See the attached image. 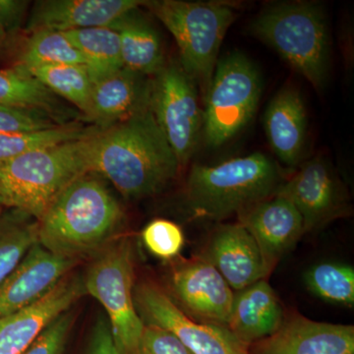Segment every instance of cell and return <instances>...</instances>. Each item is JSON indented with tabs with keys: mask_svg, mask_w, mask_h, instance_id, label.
<instances>
[{
	"mask_svg": "<svg viewBox=\"0 0 354 354\" xmlns=\"http://www.w3.org/2000/svg\"><path fill=\"white\" fill-rule=\"evenodd\" d=\"M180 167L150 106L92 137L88 171L128 200L160 192Z\"/></svg>",
	"mask_w": 354,
	"mask_h": 354,
	"instance_id": "obj_1",
	"label": "cell"
},
{
	"mask_svg": "<svg viewBox=\"0 0 354 354\" xmlns=\"http://www.w3.org/2000/svg\"><path fill=\"white\" fill-rule=\"evenodd\" d=\"M123 220L120 203L101 176L86 172L65 187L38 221V243L78 261L109 245Z\"/></svg>",
	"mask_w": 354,
	"mask_h": 354,
	"instance_id": "obj_2",
	"label": "cell"
},
{
	"mask_svg": "<svg viewBox=\"0 0 354 354\" xmlns=\"http://www.w3.org/2000/svg\"><path fill=\"white\" fill-rule=\"evenodd\" d=\"M93 136L1 162L0 206L41 220L67 185L90 172L88 157Z\"/></svg>",
	"mask_w": 354,
	"mask_h": 354,
	"instance_id": "obj_3",
	"label": "cell"
},
{
	"mask_svg": "<svg viewBox=\"0 0 354 354\" xmlns=\"http://www.w3.org/2000/svg\"><path fill=\"white\" fill-rule=\"evenodd\" d=\"M253 36L271 46L317 90L329 74L330 43L327 17L318 2L270 4L250 25Z\"/></svg>",
	"mask_w": 354,
	"mask_h": 354,
	"instance_id": "obj_4",
	"label": "cell"
},
{
	"mask_svg": "<svg viewBox=\"0 0 354 354\" xmlns=\"http://www.w3.org/2000/svg\"><path fill=\"white\" fill-rule=\"evenodd\" d=\"M281 183L276 162L262 153L232 158L216 165H194L186 197L198 216L223 220L274 196Z\"/></svg>",
	"mask_w": 354,
	"mask_h": 354,
	"instance_id": "obj_5",
	"label": "cell"
},
{
	"mask_svg": "<svg viewBox=\"0 0 354 354\" xmlns=\"http://www.w3.org/2000/svg\"><path fill=\"white\" fill-rule=\"evenodd\" d=\"M145 6L171 32L180 55L181 67L195 81L209 83L218 51L236 14L221 2L155 0Z\"/></svg>",
	"mask_w": 354,
	"mask_h": 354,
	"instance_id": "obj_6",
	"label": "cell"
},
{
	"mask_svg": "<svg viewBox=\"0 0 354 354\" xmlns=\"http://www.w3.org/2000/svg\"><path fill=\"white\" fill-rule=\"evenodd\" d=\"M262 79L252 60L232 53L218 62L209 83L203 120L207 145L218 148L252 120L259 104Z\"/></svg>",
	"mask_w": 354,
	"mask_h": 354,
	"instance_id": "obj_7",
	"label": "cell"
},
{
	"mask_svg": "<svg viewBox=\"0 0 354 354\" xmlns=\"http://www.w3.org/2000/svg\"><path fill=\"white\" fill-rule=\"evenodd\" d=\"M86 292L104 306L121 354H137L145 323L134 299V262L130 242L118 241L97 254L84 279Z\"/></svg>",
	"mask_w": 354,
	"mask_h": 354,
	"instance_id": "obj_8",
	"label": "cell"
},
{
	"mask_svg": "<svg viewBox=\"0 0 354 354\" xmlns=\"http://www.w3.org/2000/svg\"><path fill=\"white\" fill-rule=\"evenodd\" d=\"M150 109L183 167L196 151L204 113L198 102L196 84L180 64H165L152 77Z\"/></svg>",
	"mask_w": 354,
	"mask_h": 354,
	"instance_id": "obj_9",
	"label": "cell"
},
{
	"mask_svg": "<svg viewBox=\"0 0 354 354\" xmlns=\"http://www.w3.org/2000/svg\"><path fill=\"white\" fill-rule=\"evenodd\" d=\"M134 299L142 321L169 330L192 354H250L227 328L192 320L155 283L140 285Z\"/></svg>",
	"mask_w": 354,
	"mask_h": 354,
	"instance_id": "obj_10",
	"label": "cell"
},
{
	"mask_svg": "<svg viewBox=\"0 0 354 354\" xmlns=\"http://www.w3.org/2000/svg\"><path fill=\"white\" fill-rule=\"evenodd\" d=\"M274 195L285 198L297 208L304 234L320 230L344 215L348 208L346 192L326 158L307 160Z\"/></svg>",
	"mask_w": 354,
	"mask_h": 354,
	"instance_id": "obj_11",
	"label": "cell"
},
{
	"mask_svg": "<svg viewBox=\"0 0 354 354\" xmlns=\"http://www.w3.org/2000/svg\"><path fill=\"white\" fill-rule=\"evenodd\" d=\"M171 281L174 295L190 315L202 323L227 326L234 293L208 260L185 261L174 269Z\"/></svg>",
	"mask_w": 354,
	"mask_h": 354,
	"instance_id": "obj_12",
	"label": "cell"
},
{
	"mask_svg": "<svg viewBox=\"0 0 354 354\" xmlns=\"http://www.w3.org/2000/svg\"><path fill=\"white\" fill-rule=\"evenodd\" d=\"M85 293L84 279L66 276L36 302L0 320V354L22 353Z\"/></svg>",
	"mask_w": 354,
	"mask_h": 354,
	"instance_id": "obj_13",
	"label": "cell"
},
{
	"mask_svg": "<svg viewBox=\"0 0 354 354\" xmlns=\"http://www.w3.org/2000/svg\"><path fill=\"white\" fill-rule=\"evenodd\" d=\"M77 262L35 244L12 274L0 285V320L44 297L67 276Z\"/></svg>",
	"mask_w": 354,
	"mask_h": 354,
	"instance_id": "obj_14",
	"label": "cell"
},
{
	"mask_svg": "<svg viewBox=\"0 0 354 354\" xmlns=\"http://www.w3.org/2000/svg\"><path fill=\"white\" fill-rule=\"evenodd\" d=\"M239 218V225L259 247L269 272L304 234V221L297 208L277 195L244 209Z\"/></svg>",
	"mask_w": 354,
	"mask_h": 354,
	"instance_id": "obj_15",
	"label": "cell"
},
{
	"mask_svg": "<svg viewBox=\"0 0 354 354\" xmlns=\"http://www.w3.org/2000/svg\"><path fill=\"white\" fill-rule=\"evenodd\" d=\"M140 0H41L35 2L26 32H69L109 27L124 14L145 6Z\"/></svg>",
	"mask_w": 354,
	"mask_h": 354,
	"instance_id": "obj_16",
	"label": "cell"
},
{
	"mask_svg": "<svg viewBox=\"0 0 354 354\" xmlns=\"http://www.w3.org/2000/svg\"><path fill=\"white\" fill-rule=\"evenodd\" d=\"M152 78L127 68L93 83L84 120L106 129L150 106Z\"/></svg>",
	"mask_w": 354,
	"mask_h": 354,
	"instance_id": "obj_17",
	"label": "cell"
},
{
	"mask_svg": "<svg viewBox=\"0 0 354 354\" xmlns=\"http://www.w3.org/2000/svg\"><path fill=\"white\" fill-rule=\"evenodd\" d=\"M257 354H354V328L295 316L261 339Z\"/></svg>",
	"mask_w": 354,
	"mask_h": 354,
	"instance_id": "obj_18",
	"label": "cell"
},
{
	"mask_svg": "<svg viewBox=\"0 0 354 354\" xmlns=\"http://www.w3.org/2000/svg\"><path fill=\"white\" fill-rule=\"evenodd\" d=\"M204 258L236 291L270 274L252 235L239 223L218 227L209 239Z\"/></svg>",
	"mask_w": 354,
	"mask_h": 354,
	"instance_id": "obj_19",
	"label": "cell"
},
{
	"mask_svg": "<svg viewBox=\"0 0 354 354\" xmlns=\"http://www.w3.org/2000/svg\"><path fill=\"white\" fill-rule=\"evenodd\" d=\"M266 135L281 162L295 167L304 156L307 135V113L295 88L279 91L268 104L264 115Z\"/></svg>",
	"mask_w": 354,
	"mask_h": 354,
	"instance_id": "obj_20",
	"label": "cell"
},
{
	"mask_svg": "<svg viewBox=\"0 0 354 354\" xmlns=\"http://www.w3.org/2000/svg\"><path fill=\"white\" fill-rule=\"evenodd\" d=\"M285 320L283 307L272 286L261 279L234 295L225 328L248 346L276 333Z\"/></svg>",
	"mask_w": 354,
	"mask_h": 354,
	"instance_id": "obj_21",
	"label": "cell"
},
{
	"mask_svg": "<svg viewBox=\"0 0 354 354\" xmlns=\"http://www.w3.org/2000/svg\"><path fill=\"white\" fill-rule=\"evenodd\" d=\"M109 27L120 36L124 68L153 77L167 64L160 35L139 8L124 14Z\"/></svg>",
	"mask_w": 354,
	"mask_h": 354,
	"instance_id": "obj_22",
	"label": "cell"
},
{
	"mask_svg": "<svg viewBox=\"0 0 354 354\" xmlns=\"http://www.w3.org/2000/svg\"><path fill=\"white\" fill-rule=\"evenodd\" d=\"M0 106L39 109L59 123H67L65 120L68 118L57 95L19 65L0 69Z\"/></svg>",
	"mask_w": 354,
	"mask_h": 354,
	"instance_id": "obj_23",
	"label": "cell"
},
{
	"mask_svg": "<svg viewBox=\"0 0 354 354\" xmlns=\"http://www.w3.org/2000/svg\"><path fill=\"white\" fill-rule=\"evenodd\" d=\"M85 60L93 83L124 68L120 36L111 27L64 32Z\"/></svg>",
	"mask_w": 354,
	"mask_h": 354,
	"instance_id": "obj_24",
	"label": "cell"
},
{
	"mask_svg": "<svg viewBox=\"0 0 354 354\" xmlns=\"http://www.w3.org/2000/svg\"><path fill=\"white\" fill-rule=\"evenodd\" d=\"M100 130L94 125L67 122L46 129L0 134V164L26 153L88 138Z\"/></svg>",
	"mask_w": 354,
	"mask_h": 354,
	"instance_id": "obj_25",
	"label": "cell"
},
{
	"mask_svg": "<svg viewBox=\"0 0 354 354\" xmlns=\"http://www.w3.org/2000/svg\"><path fill=\"white\" fill-rule=\"evenodd\" d=\"M38 221L28 214L10 209L0 215V285L38 243Z\"/></svg>",
	"mask_w": 354,
	"mask_h": 354,
	"instance_id": "obj_26",
	"label": "cell"
},
{
	"mask_svg": "<svg viewBox=\"0 0 354 354\" xmlns=\"http://www.w3.org/2000/svg\"><path fill=\"white\" fill-rule=\"evenodd\" d=\"M27 71L53 94L74 104L83 114L87 111L93 80L85 66L41 65Z\"/></svg>",
	"mask_w": 354,
	"mask_h": 354,
	"instance_id": "obj_27",
	"label": "cell"
},
{
	"mask_svg": "<svg viewBox=\"0 0 354 354\" xmlns=\"http://www.w3.org/2000/svg\"><path fill=\"white\" fill-rule=\"evenodd\" d=\"M82 65L80 51L62 32L39 31L30 35L17 65L29 70L41 65Z\"/></svg>",
	"mask_w": 354,
	"mask_h": 354,
	"instance_id": "obj_28",
	"label": "cell"
},
{
	"mask_svg": "<svg viewBox=\"0 0 354 354\" xmlns=\"http://www.w3.org/2000/svg\"><path fill=\"white\" fill-rule=\"evenodd\" d=\"M305 283L312 293L330 304L353 306L354 270L339 263H321L305 274Z\"/></svg>",
	"mask_w": 354,
	"mask_h": 354,
	"instance_id": "obj_29",
	"label": "cell"
},
{
	"mask_svg": "<svg viewBox=\"0 0 354 354\" xmlns=\"http://www.w3.org/2000/svg\"><path fill=\"white\" fill-rule=\"evenodd\" d=\"M146 248L156 257L169 260L183 250V230L174 221L157 218L146 225L142 232Z\"/></svg>",
	"mask_w": 354,
	"mask_h": 354,
	"instance_id": "obj_30",
	"label": "cell"
},
{
	"mask_svg": "<svg viewBox=\"0 0 354 354\" xmlns=\"http://www.w3.org/2000/svg\"><path fill=\"white\" fill-rule=\"evenodd\" d=\"M58 124L64 123L39 109L0 106V134L46 129Z\"/></svg>",
	"mask_w": 354,
	"mask_h": 354,
	"instance_id": "obj_31",
	"label": "cell"
},
{
	"mask_svg": "<svg viewBox=\"0 0 354 354\" xmlns=\"http://www.w3.org/2000/svg\"><path fill=\"white\" fill-rule=\"evenodd\" d=\"M72 324L73 314L68 310L55 319L21 354H64Z\"/></svg>",
	"mask_w": 354,
	"mask_h": 354,
	"instance_id": "obj_32",
	"label": "cell"
},
{
	"mask_svg": "<svg viewBox=\"0 0 354 354\" xmlns=\"http://www.w3.org/2000/svg\"><path fill=\"white\" fill-rule=\"evenodd\" d=\"M137 354H192L169 330L155 325L144 326Z\"/></svg>",
	"mask_w": 354,
	"mask_h": 354,
	"instance_id": "obj_33",
	"label": "cell"
},
{
	"mask_svg": "<svg viewBox=\"0 0 354 354\" xmlns=\"http://www.w3.org/2000/svg\"><path fill=\"white\" fill-rule=\"evenodd\" d=\"M29 1L24 0H0V23L7 34L17 32L27 13Z\"/></svg>",
	"mask_w": 354,
	"mask_h": 354,
	"instance_id": "obj_34",
	"label": "cell"
},
{
	"mask_svg": "<svg viewBox=\"0 0 354 354\" xmlns=\"http://www.w3.org/2000/svg\"><path fill=\"white\" fill-rule=\"evenodd\" d=\"M88 354H121L114 341L111 325L106 319H101L95 324Z\"/></svg>",
	"mask_w": 354,
	"mask_h": 354,
	"instance_id": "obj_35",
	"label": "cell"
},
{
	"mask_svg": "<svg viewBox=\"0 0 354 354\" xmlns=\"http://www.w3.org/2000/svg\"><path fill=\"white\" fill-rule=\"evenodd\" d=\"M9 35L7 34L6 29H4L3 26L0 23V48L6 44L7 38H8Z\"/></svg>",
	"mask_w": 354,
	"mask_h": 354,
	"instance_id": "obj_36",
	"label": "cell"
}]
</instances>
